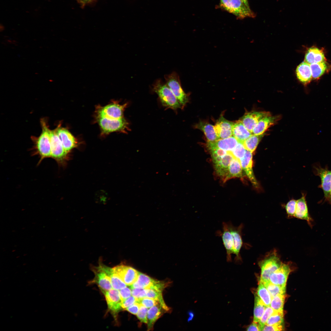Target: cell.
Returning a JSON list of instances; mask_svg holds the SVG:
<instances>
[{
    "label": "cell",
    "mask_w": 331,
    "mask_h": 331,
    "mask_svg": "<svg viewBox=\"0 0 331 331\" xmlns=\"http://www.w3.org/2000/svg\"><path fill=\"white\" fill-rule=\"evenodd\" d=\"M208 149L211 152L213 160L218 157H222L228 152L224 150L218 148H212Z\"/></svg>",
    "instance_id": "obj_46"
},
{
    "label": "cell",
    "mask_w": 331,
    "mask_h": 331,
    "mask_svg": "<svg viewBox=\"0 0 331 331\" xmlns=\"http://www.w3.org/2000/svg\"><path fill=\"white\" fill-rule=\"evenodd\" d=\"M247 331H260L259 325L257 323L253 322L247 328Z\"/></svg>",
    "instance_id": "obj_51"
},
{
    "label": "cell",
    "mask_w": 331,
    "mask_h": 331,
    "mask_svg": "<svg viewBox=\"0 0 331 331\" xmlns=\"http://www.w3.org/2000/svg\"><path fill=\"white\" fill-rule=\"evenodd\" d=\"M162 293V292L154 289H147L146 297L153 299L158 301L162 307L166 311H169L170 309L167 306L164 302Z\"/></svg>",
    "instance_id": "obj_36"
},
{
    "label": "cell",
    "mask_w": 331,
    "mask_h": 331,
    "mask_svg": "<svg viewBox=\"0 0 331 331\" xmlns=\"http://www.w3.org/2000/svg\"><path fill=\"white\" fill-rule=\"evenodd\" d=\"M252 153L246 150L244 157L240 161L242 169L245 172L248 178L255 188L258 187V183L254 175L253 169Z\"/></svg>",
    "instance_id": "obj_19"
},
{
    "label": "cell",
    "mask_w": 331,
    "mask_h": 331,
    "mask_svg": "<svg viewBox=\"0 0 331 331\" xmlns=\"http://www.w3.org/2000/svg\"><path fill=\"white\" fill-rule=\"evenodd\" d=\"M291 271L289 264L282 263L280 267L271 275L269 281L274 284L286 287L287 278Z\"/></svg>",
    "instance_id": "obj_16"
},
{
    "label": "cell",
    "mask_w": 331,
    "mask_h": 331,
    "mask_svg": "<svg viewBox=\"0 0 331 331\" xmlns=\"http://www.w3.org/2000/svg\"><path fill=\"white\" fill-rule=\"evenodd\" d=\"M78 2L83 6L86 4L90 2L92 0H77Z\"/></svg>",
    "instance_id": "obj_52"
},
{
    "label": "cell",
    "mask_w": 331,
    "mask_h": 331,
    "mask_svg": "<svg viewBox=\"0 0 331 331\" xmlns=\"http://www.w3.org/2000/svg\"><path fill=\"white\" fill-rule=\"evenodd\" d=\"M306 196V194L302 193V196L297 200L294 217L306 220L312 227V222L313 220L309 213Z\"/></svg>",
    "instance_id": "obj_20"
},
{
    "label": "cell",
    "mask_w": 331,
    "mask_h": 331,
    "mask_svg": "<svg viewBox=\"0 0 331 331\" xmlns=\"http://www.w3.org/2000/svg\"><path fill=\"white\" fill-rule=\"evenodd\" d=\"M42 132L37 138L35 145L36 151L35 154L38 155L39 164L44 159L51 157L50 142V130L48 128L45 122H41Z\"/></svg>",
    "instance_id": "obj_4"
},
{
    "label": "cell",
    "mask_w": 331,
    "mask_h": 331,
    "mask_svg": "<svg viewBox=\"0 0 331 331\" xmlns=\"http://www.w3.org/2000/svg\"><path fill=\"white\" fill-rule=\"evenodd\" d=\"M234 122L224 118L222 116L219 118L214 126L218 139L227 138L232 136Z\"/></svg>",
    "instance_id": "obj_18"
},
{
    "label": "cell",
    "mask_w": 331,
    "mask_h": 331,
    "mask_svg": "<svg viewBox=\"0 0 331 331\" xmlns=\"http://www.w3.org/2000/svg\"><path fill=\"white\" fill-rule=\"evenodd\" d=\"M137 301L135 297L132 295L131 296L122 301V308L125 310L127 308L136 302Z\"/></svg>",
    "instance_id": "obj_48"
},
{
    "label": "cell",
    "mask_w": 331,
    "mask_h": 331,
    "mask_svg": "<svg viewBox=\"0 0 331 331\" xmlns=\"http://www.w3.org/2000/svg\"><path fill=\"white\" fill-rule=\"evenodd\" d=\"M252 134V133L245 127L240 120L234 122L232 136L238 142L243 143Z\"/></svg>",
    "instance_id": "obj_24"
},
{
    "label": "cell",
    "mask_w": 331,
    "mask_h": 331,
    "mask_svg": "<svg viewBox=\"0 0 331 331\" xmlns=\"http://www.w3.org/2000/svg\"><path fill=\"white\" fill-rule=\"evenodd\" d=\"M242 170L239 160L234 158L229 166L228 173L224 181L233 177H242Z\"/></svg>",
    "instance_id": "obj_31"
},
{
    "label": "cell",
    "mask_w": 331,
    "mask_h": 331,
    "mask_svg": "<svg viewBox=\"0 0 331 331\" xmlns=\"http://www.w3.org/2000/svg\"><path fill=\"white\" fill-rule=\"evenodd\" d=\"M196 127L204 133L208 142H213L218 140L214 126L208 123L201 121L196 125Z\"/></svg>",
    "instance_id": "obj_28"
},
{
    "label": "cell",
    "mask_w": 331,
    "mask_h": 331,
    "mask_svg": "<svg viewBox=\"0 0 331 331\" xmlns=\"http://www.w3.org/2000/svg\"><path fill=\"white\" fill-rule=\"evenodd\" d=\"M295 72L298 79L305 85L309 83L312 78L310 64L305 61L297 66Z\"/></svg>",
    "instance_id": "obj_23"
},
{
    "label": "cell",
    "mask_w": 331,
    "mask_h": 331,
    "mask_svg": "<svg viewBox=\"0 0 331 331\" xmlns=\"http://www.w3.org/2000/svg\"><path fill=\"white\" fill-rule=\"evenodd\" d=\"M153 90L158 95L163 106L176 110L182 105L172 91L161 80L158 79L153 85Z\"/></svg>",
    "instance_id": "obj_2"
},
{
    "label": "cell",
    "mask_w": 331,
    "mask_h": 331,
    "mask_svg": "<svg viewBox=\"0 0 331 331\" xmlns=\"http://www.w3.org/2000/svg\"><path fill=\"white\" fill-rule=\"evenodd\" d=\"M283 311H275L269 318L265 325H272L283 323Z\"/></svg>",
    "instance_id": "obj_39"
},
{
    "label": "cell",
    "mask_w": 331,
    "mask_h": 331,
    "mask_svg": "<svg viewBox=\"0 0 331 331\" xmlns=\"http://www.w3.org/2000/svg\"><path fill=\"white\" fill-rule=\"evenodd\" d=\"M274 312L270 306H266L264 312L259 321L258 325L260 331H262L268 318Z\"/></svg>",
    "instance_id": "obj_40"
},
{
    "label": "cell",
    "mask_w": 331,
    "mask_h": 331,
    "mask_svg": "<svg viewBox=\"0 0 331 331\" xmlns=\"http://www.w3.org/2000/svg\"><path fill=\"white\" fill-rule=\"evenodd\" d=\"M57 134L66 151L69 153L73 148L77 147L78 142L76 138L66 128L58 127Z\"/></svg>",
    "instance_id": "obj_17"
},
{
    "label": "cell",
    "mask_w": 331,
    "mask_h": 331,
    "mask_svg": "<svg viewBox=\"0 0 331 331\" xmlns=\"http://www.w3.org/2000/svg\"><path fill=\"white\" fill-rule=\"evenodd\" d=\"M267 306L258 296H256L254 310L253 322H259L263 315Z\"/></svg>",
    "instance_id": "obj_32"
},
{
    "label": "cell",
    "mask_w": 331,
    "mask_h": 331,
    "mask_svg": "<svg viewBox=\"0 0 331 331\" xmlns=\"http://www.w3.org/2000/svg\"><path fill=\"white\" fill-rule=\"evenodd\" d=\"M140 305L139 303L136 302L124 310L128 311L132 314L136 315L139 311Z\"/></svg>",
    "instance_id": "obj_50"
},
{
    "label": "cell",
    "mask_w": 331,
    "mask_h": 331,
    "mask_svg": "<svg viewBox=\"0 0 331 331\" xmlns=\"http://www.w3.org/2000/svg\"><path fill=\"white\" fill-rule=\"evenodd\" d=\"M165 311H166L158 303L150 308L148 310L147 314V330H152L155 322L162 315Z\"/></svg>",
    "instance_id": "obj_25"
},
{
    "label": "cell",
    "mask_w": 331,
    "mask_h": 331,
    "mask_svg": "<svg viewBox=\"0 0 331 331\" xmlns=\"http://www.w3.org/2000/svg\"><path fill=\"white\" fill-rule=\"evenodd\" d=\"M220 7L235 15L238 19L254 17L255 15L249 7L241 0H220Z\"/></svg>",
    "instance_id": "obj_3"
},
{
    "label": "cell",
    "mask_w": 331,
    "mask_h": 331,
    "mask_svg": "<svg viewBox=\"0 0 331 331\" xmlns=\"http://www.w3.org/2000/svg\"><path fill=\"white\" fill-rule=\"evenodd\" d=\"M238 141L233 136L218 139L213 142H207V146L208 149L218 148L231 152L236 147Z\"/></svg>",
    "instance_id": "obj_21"
},
{
    "label": "cell",
    "mask_w": 331,
    "mask_h": 331,
    "mask_svg": "<svg viewBox=\"0 0 331 331\" xmlns=\"http://www.w3.org/2000/svg\"><path fill=\"white\" fill-rule=\"evenodd\" d=\"M189 317L188 319V321H189L192 320L194 318V313L192 311H190L188 312Z\"/></svg>",
    "instance_id": "obj_53"
},
{
    "label": "cell",
    "mask_w": 331,
    "mask_h": 331,
    "mask_svg": "<svg viewBox=\"0 0 331 331\" xmlns=\"http://www.w3.org/2000/svg\"><path fill=\"white\" fill-rule=\"evenodd\" d=\"M147 308L140 305L138 313L136 314L138 319L142 322L147 323Z\"/></svg>",
    "instance_id": "obj_44"
},
{
    "label": "cell",
    "mask_w": 331,
    "mask_h": 331,
    "mask_svg": "<svg viewBox=\"0 0 331 331\" xmlns=\"http://www.w3.org/2000/svg\"><path fill=\"white\" fill-rule=\"evenodd\" d=\"M263 284L269 293L272 298L279 294H285L286 287L275 285L270 281Z\"/></svg>",
    "instance_id": "obj_38"
},
{
    "label": "cell",
    "mask_w": 331,
    "mask_h": 331,
    "mask_svg": "<svg viewBox=\"0 0 331 331\" xmlns=\"http://www.w3.org/2000/svg\"><path fill=\"white\" fill-rule=\"evenodd\" d=\"M166 84L172 91L182 106L188 102V96L181 87L179 77L175 72L164 76Z\"/></svg>",
    "instance_id": "obj_8"
},
{
    "label": "cell",
    "mask_w": 331,
    "mask_h": 331,
    "mask_svg": "<svg viewBox=\"0 0 331 331\" xmlns=\"http://www.w3.org/2000/svg\"><path fill=\"white\" fill-rule=\"evenodd\" d=\"M257 295L267 306H270L272 297L266 287L260 282L257 288Z\"/></svg>",
    "instance_id": "obj_35"
},
{
    "label": "cell",
    "mask_w": 331,
    "mask_h": 331,
    "mask_svg": "<svg viewBox=\"0 0 331 331\" xmlns=\"http://www.w3.org/2000/svg\"><path fill=\"white\" fill-rule=\"evenodd\" d=\"M156 280L139 272L136 280L131 286V288L149 289Z\"/></svg>",
    "instance_id": "obj_29"
},
{
    "label": "cell",
    "mask_w": 331,
    "mask_h": 331,
    "mask_svg": "<svg viewBox=\"0 0 331 331\" xmlns=\"http://www.w3.org/2000/svg\"><path fill=\"white\" fill-rule=\"evenodd\" d=\"M137 302L147 308H150L159 303L158 301L155 299L147 297L138 300Z\"/></svg>",
    "instance_id": "obj_43"
},
{
    "label": "cell",
    "mask_w": 331,
    "mask_h": 331,
    "mask_svg": "<svg viewBox=\"0 0 331 331\" xmlns=\"http://www.w3.org/2000/svg\"><path fill=\"white\" fill-rule=\"evenodd\" d=\"M327 202H328L329 204H331V189L330 191V196Z\"/></svg>",
    "instance_id": "obj_55"
},
{
    "label": "cell",
    "mask_w": 331,
    "mask_h": 331,
    "mask_svg": "<svg viewBox=\"0 0 331 331\" xmlns=\"http://www.w3.org/2000/svg\"><path fill=\"white\" fill-rule=\"evenodd\" d=\"M314 174L319 176L321 180V184L318 188H321L324 194V201H328L331 189V170L327 165L325 168L322 167L319 163L314 164L313 166Z\"/></svg>",
    "instance_id": "obj_9"
},
{
    "label": "cell",
    "mask_w": 331,
    "mask_h": 331,
    "mask_svg": "<svg viewBox=\"0 0 331 331\" xmlns=\"http://www.w3.org/2000/svg\"><path fill=\"white\" fill-rule=\"evenodd\" d=\"M283 323L272 325H265L262 331H282L284 330Z\"/></svg>",
    "instance_id": "obj_47"
},
{
    "label": "cell",
    "mask_w": 331,
    "mask_h": 331,
    "mask_svg": "<svg viewBox=\"0 0 331 331\" xmlns=\"http://www.w3.org/2000/svg\"><path fill=\"white\" fill-rule=\"evenodd\" d=\"M119 291L122 301L131 296V289L127 287L120 290Z\"/></svg>",
    "instance_id": "obj_49"
},
{
    "label": "cell",
    "mask_w": 331,
    "mask_h": 331,
    "mask_svg": "<svg viewBox=\"0 0 331 331\" xmlns=\"http://www.w3.org/2000/svg\"><path fill=\"white\" fill-rule=\"evenodd\" d=\"M279 117L271 115L264 117L261 119L256 124L252 132V134L256 135L263 134L267 129L274 125Z\"/></svg>",
    "instance_id": "obj_26"
},
{
    "label": "cell",
    "mask_w": 331,
    "mask_h": 331,
    "mask_svg": "<svg viewBox=\"0 0 331 331\" xmlns=\"http://www.w3.org/2000/svg\"><path fill=\"white\" fill-rule=\"evenodd\" d=\"M96 119L103 134H107L115 131L127 133L130 130L129 124L124 117L119 119H111L96 116Z\"/></svg>",
    "instance_id": "obj_5"
},
{
    "label": "cell",
    "mask_w": 331,
    "mask_h": 331,
    "mask_svg": "<svg viewBox=\"0 0 331 331\" xmlns=\"http://www.w3.org/2000/svg\"><path fill=\"white\" fill-rule=\"evenodd\" d=\"M51 157L59 166L64 165L68 159L69 153L64 148L56 129L50 131Z\"/></svg>",
    "instance_id": "obj_6"
},
{
    "label": "cell",
    "mask_w": 331,
    "mask_h": 331,
    "mask_svg": "<svg viewBox=\"0 0 331 331\" xmlns=\"http://www.w3.org/2000/svg\"><path fill=\"white\" fill-rule=\"evenodd\" d=\"M285 294H279L272 298L270 306L275 311H283Z\"/></svg>",
    "instance_id": "obj_37"
},
{
    "label": "cell",
    "mask_w": 331,
    "mask_h": 331,
    "mask_svg": "<svg viewBox=\"0 0 331 331\" xmlns=\"http://www.w3.org/2000/svg\"><path fill=\"white\" fill-rule=\"evenodd\" d=\"M223 231H218L217 235L221 237L226 254V261H232L231 255L233 254L234 241L232 235L229 229L227 223H222Z\"/></svg>",
    "instance_id": "obj_14"
},
{
    "label": "cell",
    "mask_w": 331,
    "mask_h": 331,
    "mask_svg": "<svg viewBox=\"0 0 331 331\" xmlns=\"http://www.w3.org/2000/svg\"><path fill=\"white\" fill-rule=\"evenodd\" d=\"M247 6L249 7L248 0H241Z\"/></svg>",
    "instance_id": "obj_54"
},
{
    "label": "cell",
    "mask_w": 331,
    "mask_h": 331,
    "mask_svg": "<svg viewBox=\"0 0 331 331\" xmlns=\"http://www.w3.org/2000/svg\"><path fill=\"white\" fill-rule=\"evenodd\" d=\"M282 263L275 249L268 253L259 262L261 270L260 282L263 284L270 282L271 275L279 268Z\"/></svg>",
    "instance_id": "obj_1"
},
{
    "label": "cell",
    "mask_w": 331,
    "mask_h": 331,
    "mask_svg": "<svg viewBox=\"0 0 331 331\" xmlns=\"http://www.w3.org/2000/svg\"><path fill=\"white\" fill-rule=\"evenodd\" d=\"M325 59L323 51L316 47H311L309 48L305 57V61L310 64L322 62Z\"/></svg>",
    "instance_id": "obj_27"
},
{
    "label": "cell",
    "mask_w": 331,
    "mask_h": 331,
    "mask_svg": "<svg viewBox=\"0 0 331 331\" xmlns=\"http://www.w3.org/2000/svg\"><path fill=\"white\" fill-rule=\"evenodd\" d=\"M112 268L126 285L131 286L137 279L139 272L131 266L120 264Z\"/></svg>",
    "instance_id": "obj_12"
},
{
    "label": "cell",
    "mask_w": 331,
    "mask_h": 331,
    "mask_svg": "<svg viewBox=\"0 0 331 331\" xmlns=\"http://www.w3.org/2000/svg\"><path fill=\"white\" fill-rule=\"evenodd\" d=\"M104 268L105 271L110 278L112 287L113 289L119 290L126 287V284L114 272L112 268L108 267L105 264L104 265Z\"/></svg>",
    "instance_id": "obj_30"
},
{
    "label": "cell",
    "mask_w": 331,
    "mask_h": 331,
    "mask_svg": "<svg viewBox=\"0 0 331 331\" xmlns=\"http://www.w3.org/2000/svg\"><path fill=\"white\" fill-rule=\"evenodd\" d=\"M227 223L233 238V254L235 255V262L237 263L242 261L240 253L243 244L242 237V230L243 226L241 224L239 226L236 227L234 226L230 222Z\"/></svg>",
    "instance_id": "obj_13"
},
{
    "label": "cell",
    "mask_w": 331,
    "mask_h": 331,
    "mask_svg": "<svg viewBox=\"0 0 331 331\" xmlns=\"http://www.w3.org/2000/svg\"><path fill=\"white\" fill-rule=\"evenodd\" d=\"M312 77L317 79L322 75L326 71L327 66L324 61L310 64Z\"/></svg>",
    "instance_id": "obj_34"
},
{
    "label": "cell",
    "mask_w": 331,
    "mask_h": 331,
    "mask_svg": "<svg viewBox=\"0 0 331 331\" xmlns=\"http://www.w3.org/2000/svg\"><path fill=\"white\" fill-rule=\"evenodd\" d=\"M297 200L292 199L289 201L284 206L287 217L291 218L294 217L295 212Z\"/></svg>",
    "instance_id": "obj_41"
},
{
    "label": "cell",
    "mask_w": 331,
    "mask_h": 331,
    "mask_svg": "<svg viewBox=\"0 0 331 331\" xmlns=\"http://www.w3.org/2000/svg\"><path fill=\"white\" fill-rule=\"evenodd\" d=\"M104 264L101 261L97 267L93 268L95 276L91 283L97 284L104 294L112 288L110 278L105 271Z\"/></svg>",
    "instance_id": "obj_10"
},
{
    "label": "cell",
    "mask_w": 331,
    "mask_h": 331,
    "mask_svg": "<svg viewBox=\"0 0 331 331\" xmlns=\"http://www.w3.org/2000/svg\"><path fill=\"white\" fill-rule=\"evenodd\" d=\"M234 158L231 152H228L223 156L219 162L214 163L216 172L223 178L224 181L227 175L229 166Z\"/></svg>",
    "instance_id": "obj_22"
},
{
    "label": "cell",
    "mask_w": 331,
    "mask_h": 331,
    "mask_svg": "<svg viewBox=\"0 0 331 331\" xmlns=\"http://www.w3.org/2000/svg\"><path fill=\"white\" fill-rule=\"evenodd\" d=\"M271 116L269 112L252 111L245 114L240 119L245 127L251 132L257 123L263 118Z\"/></svg>",
    "instance_id": "obj_15"
},
{
    "label": "cell",
    "mask_w": 331,
    "mask_h": 331,
    "mask_svg": "<svg viewBox=\"0 0 331 331\" xmlns=\"http://www.w3.org/2000/svg\"><path fill=\"white\" fill-rule=\"evenodd\" d=\"M246 150L243 144L238 142L236 147L230 152L234 158L240 160L244 156Z\"/></svg>",
    "instance_id": "obj_42"
},
{
    "label": "cell",
    "mask_w": 331,
    "mask_h": 331,
    "mask_svg": "<svg viewBox=\"0 0 331 331\" xmlns=\"http://www.w3.org/2000/svg\"><path fill=\"white\" fill-rule=\"evenodd\" d=\"M263 136V134L256 135L252 134L243 143L245 149L252 153L253 152Z\"/></svg>",
    "instance_id": "obj_33"
},
{
    "label": "cell",
    "mask_w": 331,
    "mask_h": 331,
    "mask_svg": "<svg viewBox=\"0 0 331 331\" xmlns=\"http://www.w3.org/2000/svg\"><path fill=\"white\" fill-rule=\"evenodd\" d=\"M131 289L132 295L135 297L137 301L142 298L146 297L147 289L138 288Z\"/></svg>",
    "instance_id": "obj_45"
},
{
    "label": "cell",
    "mask_w": 331,
    "mask_h": 331,
    "mask_svg": "<svg viewBox=\"0 0 331 331\" xmlns=\"http://www.w3.org/2000/svg\"><path fill=\"white\" fill-rule=\"evenodd\" d=\"M108 310L114 318L116 319L117 314L122 309V301L118 290L111 289L104 294Z\"/></svg>",
    "instance_id": "obj_11"
},
{
    "label": "cell",
    "mask_w": 331,
    "mask_h": 331,
    "mask_svg": "<svg viewBox=\"0 0 331 331\" xmlns=\"http://www.w3.org/2000/svg\"><path fill=\"white\" fill-rule=\"evenodd\" d=\"M127 103L120 105L117 101H113L104 106L98 105L96 108V116L111 119H119L124 117V112Z\"/></svg>",
    "instance_id": "obj_7"
}]
</instances>
